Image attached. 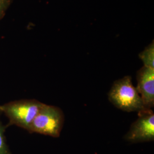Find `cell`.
Segmentation results:
<instances>
[{"mask_svg":"<svg viewBox=\"0 0 154 154\" xmlns=\"http://www.w3.org/2000/svg\"><path fill=\"white\" fill-rule=\"evenodd\" d=\"M108 98L117 109L126 112H140L146 110L132 78L127 75L113 83L108 93Z\"/></svg>","mask_w":154,"mask_h":154,"instance_id":"1","label":"cell"},{"mask_svg":"<svg viewBox=\"0 0 154 154\" xmlns=\"http://www.w3.org/2000/svg\"><path fill=\"white\" fill-rule=\"evenodd\" d=\"M65 122V115L60 108L44 104L28 129L30 132L58 138Z\"/></svg>","mask_w":154,"mask_h":154,"instance_id":"2","label":"cell"},{"mask_svg":"<svg viewBox=\"0 0 154 154\" xmlns=\"http://www.w3.org/2000/svg\"><path fill=\"white\" fill-rule=\"evenodd\" d=\"M138 119L133 122L124 139L131 143L154 141V114L152 110L138 113Z\"/></svg>","mask_w":154,"mask_h":154,"instance_id":"4","label":"cell"},{"mask_svg":"<svg viewBox=\"0 0 154 154\" xmlns=\"http://www.w3.org/2000/svg\"><path fill=\"white\" fill-rule=\"evenodd\" d=\"M6 5V0H0V16L4 11Z\"/></svg>","mask_w":154,"mask_h":154,"instance_id":"8","label":"cell"},{"mask_svg":"<svg viewBox=\"0 0 154 154\" xmlns=\"http://www.w3.org/2000/svg\"><path fill=\"white\" fill-rule=\"evenodd\" d=\"M4 127L0 122V154H11L6 142Z\"/></svg>","mask_w":154,"mask_h":154,"instance_id":"7","label":"cell"},{"mask_svg":"<svg viewBox=\"0 0 154 154\" xmlns=\"http://www.w3.org/2000/svg\"><path fill=\"white\" fill-rule=\"evenodd\" d=\"M44 103L35 99H23L0 106V111L11 123L28 130Z\"/></svg>","mask_w":154,"mask_h":154,"instance_id":"3","label":"cell"},{"mask_svg":"<svg viewBox=\"0 0 154 154\" xmlns=\"http://www.w3.org/2000/svg\"><path fill=\"white\" fill-rule=\"evenodd\" d=\"M136 89L146 110L154 106V69L143 66L137 74Z\"/></svg>","mask_w":154,"mask_h":154,"instance_id":"5","label":"cell"},{"mask_svg":"<svg viewBox=\"0 0 154 154\" xmlns=\"http://www.w3.org/2000/svg\"><path fill=\"white\" fill-rule=\"evenodd\" d=\"M144 67L154 69V44L152 42L139 54Z\"/></svg>","mask_w":154,"mask_h":154,"instance_id":"6","label":"cell"}]
</instances>
